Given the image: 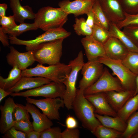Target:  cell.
Segmentation results:
<instances>
[{
    "instance_id": "cell-7",
    "label": "cell",
    "mask_w": 138,
    "mask_h": 138,
    "mask_svg": "<svg viewBox=\"0 0 138 138\" xmlns=\"http://www.w3.org/2000/svg\"><path fill=\"white\" fill-rule=\"evenodd\" d=\"M71 33L63 27L50 29L36 37L33 39L24 40L16 37L8 36L11 44L26 46L27 51L32 50L39 44L60 39H65L70 36Z\"/></svg>"
},
{
    "instance_id": "cell-16",
    "label": "cell",
    "mask_w": 138,
    "mask_h": 138,
    "mask_svg": "<svg viewBox=\"0 0 138 138\" xmlns=\"http://www.w3.org/2000/svg\"><path fill=\"white\" fill-rule=\"evenodd\" d=\"M107 57L111 59L122 61L129 51L119 39L111 37L103 44Z\"/></svg>"
},
{
    "instance_id": "cell-49",
    "label": "cell",
    "mask_w": 138,
    "mask_h": 138,
    "mask_svg": "<svg viewBox=\"0 0 138 138\" xmlns=\"http://www.w3.org/2000/svg\"><path fill=\"white\" fill-rule=\"evenodd\" d=\"M136 88L134 95L138 93V74L136 76L135 79Z\"/></svg>"
},
{
    "instance_id": "cell-20",
    "label": "cell",
    "mask_w": 138,
    "mask_h": 138,
    "mask_svg": "<svg viewBox=\"0 0 138 138\" xmlns=\"http://www.w3.org/2000/svg\"><path fill=\"white\" fill-rule=\"evenodd\" d=\"M135 91L125 90L120 91H111L105 93L110 105L117 113L126 102L134 96Z\"/></svg>"
},
{
    "instance_id": "cell-41",
    "label": "cell",
    "mask_w": 138,
    "mask_h": 138,
    "mask_svg": "<svg viewBox=\"0 0 138 138\" xmlns=\"http://www.w3.org/2000/svg\"><path fill=\"white\" fill-rule=\"evenodd\" d=\"M13 15L8 16H5L0 18V24L2 29L9 28L14 27L17 25Z\"/></svg>"
},
{
    "instance_id": "cell-38",
    "label": "cell",
    "mask_w": 138,
    "mask_h": 138,
    "mask_svg": "<svg viewBox=\"0 0 138 138\" xmlns=\"http://www.w3.org/2000/svg\"><path fill=\"white\" fill-rule=\"evenodd\" d=\"M62 133L59 127H51L41 132L40 138H62Z\"/></svg>"
},
{
    "instance_id": "cell-3",
    "label": "cell",
    "mask_w": 138,
    "mask_h": 138,
    "mask_svg": "<svg viewBox=\"0 0 138 138\" xmlns=\"http://www.w3.org/2000/svg\"><path fill=\"white\" fill-rule=\"evenodd\" d=\"M64 39H60L41 43L33 50L35 61L39 63L55 65L60 63Z\"/></svg>"
},
{
    "instance_id": "cell-11",
    "label": "cell",
    "mask_w": 138,
    "mask_h": 138,
    "mask_svg": "<svg viewBox=\"0 0 138 138\" xmlns=\"http://www.w3.org/2000/svg\"><path fill=\"white\" fill-rule=\"evenodd\" d=\"M26 100L27 102L34 105L39 108L50 120H60L59 110L64 106L63 99L57 97L37 99L27 97Z\"/></svg>"
},
{
    "instance_id": "cell-44",
    "label": "cell",
    "mask_w": 138,
    "mask_h": 138,
    "mask_svg": "<svg viewBox=\"0 0 138 138\" xmlns=\"http://www.w3.org/2000/svg\"><path fill=\"white\" fill-rule=\"evenodd\" d=\"M0 27V40L3 45L5 47H8L9 45L8 36Z\"/></svg>"
},
{
    "instance_id": "cell-8",
    "label": "cell",
    "mask_w": 138,
    "mask_h": 138,
    "mask_svg": "<svg viewBox=\"0 0 138 138\" xmlns=\"http://www.w3.org/2000/svg\"><path fill=\"white\" fill-rule=\"evenodd\" d=\"M66 87L62 83L51 82L37 88L26 91L12 93L10 95L13 97H42L45 98L60 97L63 99Z\"/></svg>"
},
{
    "instance_id": "cell-47",
    "label": "cell",
    "mask_w": 138,
    "mask_h": 138,
    "mask_svg": "<svg viewBox=\"0 0 138 138\" xmlns=\"http://www.w3.org/2000/svg\"><path fill=\"white\" fill-rule=\"evenodd\" d=\"M8 8L7 5L5 3L0 4V17L6 16V12Z\"/></svg>"
},
{
    "instance_id": "cell-28",
    "label": "cell",
    "mask_w": 138,
    "mask_h": 138,
    "mask_svg": "<svg viewBox=\"0 0 138 138\" xmlns=\"http://www.w3.org/2000/svg\"><path fill=\"white\" fill-rule=\"evenodd\" d=\"M126 128L122 134V138H132L138 134V110L132 114L126 121Z\"/></svg>"
},
{
    "instance_id": "cell-31",
    "label": "cell",
    "mask_w": 138,
    "mask_h": 138,
    "mask_svg": "<svg viewBox=\"0 0 138 138\" xmlns=\"http://www.w3.org/2000/svg\"><path fill=\"white\" fill-rule=\"evenodd\" d=\"M76 33L78 36H85L92 35L93 28L87 24L86 20L83 17L75 18V23L73 25Z\"/></svg>"
},
{
    "instance_id": "cell-42",
    "label": "cell",
    "mask_w": 138,
    "mask_h": 138,
    "mask_svg": "<svg viewBox=\"0 0 138 138\" xmlns=\"http://www.w3.org/2000/svg\"><path fill=\"white\" fill-rule=\"evenodd\" d=\"M79 131L76 128H67L62 133V138H79Z\"/></svg>"
},
{
    "instance_id": "cell-23",
    "label": "cell",
    "mask_w": 138,
    "mask_h": 138,
    "mask_svg": "<svg viewBox=\"0 0 138 138\" xmlns=\"http://www.w3.org/2000/svg\"><path fill=\"white\" fill-rule=\"evenodd\" d=\"M95 116L102 125L122 133L125 131L126 122L117 116L112 117L95 113Z\"/></svg>"
},
{
    "instance_id": "cell-4",
    "label": "cell",
    "mask_w": 138,
    "mask_h": 138,
    "mask_svg": "<svg viewBox=\"0 0 138 138\" xmlns=\"http://www.w3.org/2000/svg\"><path fill=\"white\" fill-rule=\"evenodd\" d=\"M71 68V66L69 64L60 63L45 66L39 63L34 68L22 71V76L39 77L53 82L62 83L66 76L70 72Z\"/></svg>"
},
{
    "instance_id": "cell-26",
    "label": "cell",
    "mask_w": 138,
    "mask_h": 138,
    "mask_svg": "<svg viewBox=\"0 0 138 138\" xmlns=\"http://www.w3.org/2000/svg\"><path fill=\"white\" fill-rule=\"evenodd\" d=\"M138 110V93L130 98L117 112V116L126 122L129 117Z\"/></svg>"
},
{
    "instance_id": "cell-14",
    "label": "cell",
    "mask_w": 138,
    "mask_h": 138,
    "mask_svg": "<svg viewBox=\"0 0 138 138\" xmlns=\"http://www.w3.org/2000/svg\"><path fill=\"white\" fill-rule=\"evenodd\" d=\"M101 8L110 22L116 24L123 20L125 13L119 0H98Z\"/></svg>"
},
{
    "instance_id": "cell-12",
    "label": "cell",
    "mask_w": 138,
    "mask_h": 138,
    "mask_svg": "<svg viewBox=\"0 0 138 138\" xmlns=\"http://www.w3.org/2000/svg\"><path fill=\"white\" fill-rule=\"evenodd\" d=\"M9 48L10 52L6 56V60L8 64L13 67L16 66L22 71L32 65L35 61L32 50L20 52L12 46Z\"/></svg>"
},
{
    "instance_id": "cell-45",
    "label": "cell",
    "mask_w": 138,
    "mask_h": 138,
    "mask_svg": "<svg viewBox=\"0 0 138 138\" xmlns=\"http://www.w3.org/2000/svg\"><path fill=\"white\" fill-rule=\"evenodd\" d=\"M86 15L87 16V18L86 20L87 24L90 27L93 28L95 25L94 15V12L92 10L88 13Z\"/></svg>"
},
{
    "instance_id": "cell-33",
    "label": "cell",
    "mask_w": 138,
    "mask_h": 138,
    "mask_svg": "<svg viewBox=\"0 0 138 138\" xmlns=\"http://www.w3.org/2000/svg\"><path fill=\"white\" fill-rule=\"evenodd\" d=\"M92 36L96 40L103 44L110 37L109 30L95 24Z\"/></svg>"
},
{
    "instance_id": "cell-29",
    "label": "cell",
    "mask_w": 138,
    "mask_h": 138,
    "mask_svg": "<svg viewBox=\"0 0 138 138\" xmlns=\"http://www.w3.org/2000/svg\"><path fill=\"white\" fill-rule=\"evenodd\" d=\"M97 138H120L122 133L100 124L92 133Z\"/></svg>"
},
{
    "instance_id": "cell-24",
    "label": "cell",
    "mask_w": 138,
    "mask_h": 138,
    "mask_svg": "<svg viewBox=\"0 0 138 138\" xmlns=\"http://www.w3.org/2000/svg\"><path fill=\"white\" fill-rule=\"evenodd\" d=\"M109 31L111 37L119 39L129 51L138 52V47L133 43L125 33L117 26L116 24L110 22Z\"/></svg>"
},
{
    "instance_id": "cell-43",
    "label": "cell",
    "mask_w": 138,
    "mask_h": 138,
    "mask_svg": "<svg viewBox=\"0 0 138 138\" xmlns=\"http://www.w3.org/2000/svg\"><path fill=\"white\" fill-rule=\"evenodd\" d=\"M65 124L67 128L70 129L77 128L78 125L76 119L70 115L67 117L65 120Z\"/></svg>"
},
{
    "instance_id": "cell-19",
    "label": "cell",
    "mask_w": 138,
    "mask_h": 138,
    "mask_svg": "<svg viewBox=\"0 0 138 138\" xmlns=\"http://www.w3.org/2000/svg\"><path fill=\"white\" fill-rule=\"evenodd\" d=\"M25 107L33 119L32 123L34 130L41 132L53 125L51 120L41 113L39 109L33 104L27 102Z\"/></svg>"
},
{
    "instance_id": "cell-48",
    "label": "cell",
    "mask_w": 138,
    "mask_h": 138,
    "mask_svg": "<svg viewBox=\"0 0 138 138\" xmlns=\"http://www.w3.org/2000/svg\"><path fill=\"white\" fill-rule=\"evenodd\" d=\"M12 93V92L5 90L3 89L0 88V102L6 96L9 95Z\"/></svg>"
},
{
    "instance_id": "cell-18",
    "label": "cell",
    "mask_w": 138,
    "mask_h": 138,
    "mask_svg": "<svg viewBox=\"0 0 138 138\" xmlns=\"http://www.w3.org/2000/svg\"><path fill=\"white\" fill-rule=\"evenodd\" d=\"M16 104L13 98L9 97L5 100L3 105L0 106V132L1 134H4L13 126V114Z\"/></svg>"
},
{
    "instance_id": "cell-15",
    "label": "cell",
    "mask_w": 138,
    "mask_h": 138,
    "mask_svg": "<svg viewBox=\"0 0 138 138\" xmlns=\"http://www.w3.org/2000/svg\"><path fill=\"white\" fill-rule=\"evenodd\" d=\"M85 96L94 106L95 113L112 117L117 116V112L109 103L105 93H99Z\"/></svg>"
},
{
    "instance_id": "cell-30",
    "label": "cell",
    "mask_w": 138,
    "mask_h": 138,
    "mask_svg": "<svg viewBox=\"0 0 138 138\" xmlns=\"http://www.w3.org/2000/svg\"><path fill=\"white\" fill-rule=\"evenodd\" d=\"M38 29L34 22L32 23L24 22L12 28H2L5 33L9 34V36L16 37L27 31L36 30Z\"/></svg>"
},
{
    "instance_id": "cell-5",
    "label": "cell",
    "mask_w": 138,
    "mask_h": 138,
    "mask_svg": "<svg viewBox=\"0 0 138 138\" xmlns=\"http://www.w3.org/2000/svg\"><path fill=\"white\" fill-rule=\"evenodd\" d=\"M84 63L83 54L80 51L77 56L68 63L71 66V71L66 76L62 82L66 87L63 99L64 106L68 110L72 109V103L76 95V84L78 74Z\"/></svg>"
},
{
    "instance_id": "cell-39",
    "label": "cell",
    "mask_w": 138,
    "mask_h": 138,
    "mask_svg": "<svg viewBox=\"0 0 138 138\" xmlns=\"http://www.w3.org/2000/svg\"><path fill=\"white\" fill-rule=\"evenodd\" d=\"M125 18L122 21L116 24L120 29L124 27L133 24H138V14H129L125 13Z\"/></svg>"
},
{
    "instance_id": "cell-17",
    "label": "cell",
    "mask_w": 138,
    "mask_h": 138,
    "mask_svg": "<svg viewBox=\"0 0 138 138\" xmlns=\"http://www.w3.org/2000/svg\"><path fill=\"white\" fill-rule=\"evenodd\" d=\"M81 42L88 60L107 56L103 44L96 40L92 35L82 38Z\"/></svg>"
},
{
    "instance_id": "cell-27",
    "label": "cell",
    "mask_w": 138,
    "mask_h": 138,
    "mask_svg": "<svg viewBox=\"0 0 138 138\" xmlns=\"http://www.w3.org/2000/svg\"><path fill=\"white\" fill-rule=\"evenodd\" d=\"M94 15L95 24L108 30L110 22L102 10L98 0H96L92 8Z\"/></svg>"
},
{
    "instance_id": "cell-32",
    "label": "cell",
    "mask_w": 138,
    "mask_h": 138,
    "mask_svg": "<svg viewBox=\"0 0 138 138\" xmlns=\"http://www.w3.org/2000/svg\"><path fill=\"white\" fill-rule=\"evenodd\" d=\"M122 62L133 73L138 74V52L129 51Z\"/></svg>"
},
{
    "instance_id": "cell-22",
    "label": "cell",
    "mask_w": 138,
    "mask_h": 138,
    "mask_svg": "<svg viewBox=\"0 0 138 138\" xmlns=\"http://www.w3.org/2000/svg\"><path fill=\"white\" fill-rule=\"evenodd\" d=\"M9 1L10 7L16 21L20 24L24 22L26 19H34L36 13L31 7L28 5L22 6L20 0Z\"/></svg>"
},
{
    "instance_id": "cell-34",
    "label": "cell",
    "mask_w": 138,
    "mask_h": 138,
    "mask_svg": "<svg viewBox=\"0 0 138 138\" xmlns=\"http://www.w3.org/2000/svg\"><path fill=\"white\" fill-rule=\"evenodd\" d=\"M29 112L22 104L16 103L13 112V118L14 121L21 120L30 121Z\"/></svg>"
},
{
    "instance_id": "cell-36",
    "label": "cell",
    "mask_w": 138,
    "mask_h": 138,
    "mask_svg": "<svg viewBox=\"0 0 138 138\" xmlns=\"http://www.w3.org/2000/svg\"><path fill=\"white\" fill-rule=\"evenodd\" d=\"M122 30L138 47V24H131L123 27Z\"/></svg>"
},
{
    "instance_id": "cell-10",
    "label": "cell",
    "mask_w": 138,
    "mask_h": 138,
    "mask_svg": "<svg viewBox=\"0 0 138 138\" xmlns=\"http://www.w3.org/2000/svg\"><path fill=\"white\" fill-rule=\"evenodd\" d=\"M103 65L98 58L88 60L84 63L81 69L83 77L79 83V89L84 90L95 83L103 72Z\"/></svg>"
},
{
    "instance_id": "cell-21",
    "label": "cell",
    "mask_w": 138,
    "mask_h": 138,
    "mask_svg": "<svg viewBox=\"0 0 138 138\" xmlns=\"http://www.w3.org/2000/svg\"><path fill=\"white\" fill-rule=\"evenodd\" d=\"M51 81L48 79L41 77L22 76L15 85L7 91L12 93L19 92L23 90L37 88L49 83Z\"/></svg>"
},
{
    "instance_id": "cell-37",
    "label": "cell",
    "mask_w": 138,
    "mask_h": 138,
    "mask_svg": "<svg viewBox=\"0 0 138 138\" xmlns=\"http://www.w3.org/2000/svg\"><path fill=\"white\" fill-rule=\"evenodd\" d=\"M13 126L16 129L27 134L34 130L32 123L30 121L21 120L14 121Z\"/></svg>"
},
{
    "instance_id": "cell-25",
    "label": "cell",
    "mask_w": 138,
    "mask_h": 138,
    "mask_svg": "<svg viewBox=\"0 0 138 138\" xmlns=\"http://www.w3.org/2000/svg\"><path fill=\"white\" fill-rule=\"evenodd\" d=\"M22 71L15 66L9 71L8 77L4 78L0 76V88L6 91L13 87L21 79Z\"/></svg>"
},
{
    "instance_id": "cell-13",
    "label": "cell",
    "mask_w": 138,
    "mask_h": 138,
    "mask_svg": "<svg viewBox=\"0 0 138 138\" xmlns=\"http://www.w3.org/2000/svg\"><path fill=\"white\" fill-rule=\"evenodd\" d=\"M96 0H64L58 3L59 7L68 15L77 17L87 14L92 10Z\"/></svg>"
},
{
    "instance_id": "cell-1",
    "label": "cell",
    "mask_w": 138,
    "mask_h": 138,
    "mask_svg": "<svg viewBox=\"0 0 138 138\" xmlns=\"http://www.w3.org/2000/svg\"><path fill=\"white\" fill-rule=\"evenodd\" d=\"M84 91L83 90L77 89L72 109L83 127L92 133L101 124L95 116L94 106L85 98Z\"/></svg>"
},
{
    "instance_id": "cell-2",
    "label": "cell",
    "mask_w": 138,
    "mask_h": 138,
    "mask_svg": "<svg viewBox=\"0 0 138 138\" xmlns=\"http://www.w3.org/2000/svg\"><path fill=\"white\" fill-rule=\"evenodd\" d=\"M68 15L60 7H44L35 14L34 22L38 28L46 31L63 27L68 20Z\"/></svg>"
},
{
    "instance_id": "cell-35",
    "label": "cell",
    "mask_w": 138,
    "mask_h": 138,
    "mask_svg": "<svg viewBox=\"0 0 138 138\" xmlns=\"http://www.w3.org/2000/svg\"><path fill=\"white\" fill-rule=\"evenodd\" d=\"M125 13L133 15L138 14V0H119Z\"/></svg>"
},
{
    "instance_id": "cell-46",
    "label": "cell",
    "mask_w": 138,
    "mask_h": 138,
    "mask_svg": "<svg viewBox=\"0 0 138 138\" xmlns=\"http://www.w3.org/2000/svg\"><path fill=\"white\" fill-rule=\"evenodd\" d=\"M41 132L33 130L27 134L26 138H40Z\"/></svg>"
},
{
    "instance_id": "cell-40",
    "label": "cell",
    "mask_w": 138,
    "mask_h": 138,
    "mask_svg": "<svg viewBox=\"0 0 138 138\" xmlns=\"http://www.w3.org/2000/svg\"><path fill=\"white\" fill-rule=\"evenodd\" d=\"M27 134L16 129L13 126L2 136L3 138H26Z\"/></svg>"
},
{
    "instance_id": "cell-9",
    "label": "cell",
    "mask_w": 138,
    "mask_h": 138,
    "mask_svg": "<svg viewBox=\"0 0 138 138\" xmlns=\"http://www.w3.org/2000/svg\"><path fill=\"white\" fill-rule=\"evenodd\" d=\"M125 90L117 77H114L106 67L99 79L93 84L84 90L85 95L111 91Z\"/></svg>"
},
{
    "instance_id": "cell-50",
    "label": "cell",
    "mask_w": 138,
    "mask_h": 138,
    "mask_svg": "<svg viewBox=\"0 0 138 138\" xmlns=\"http://www.w3.org/2000/svg\"><path fill=\"white\" fill-rule=\"evenodd\" d=\"M132 138H138V134L134 136Z\"/></svg>"
},
{
    "instance_id": "cell-6",
    "label": "cell",
    "mask_w": 138,
    "mask_h": 138,
    "mask_svg": "<svg viewBox=\"0 0 138 138\" xmlns=\"http://www.w3.org/2000/svg\"><path fill=\"white\" fill-rule=\"evenodd\" d=\"M98 60L112 70L125 90L135 91L136 75L126 67L122 61L111 59L107 56L99 57Z\"/></svg>"
}]
</instances>
